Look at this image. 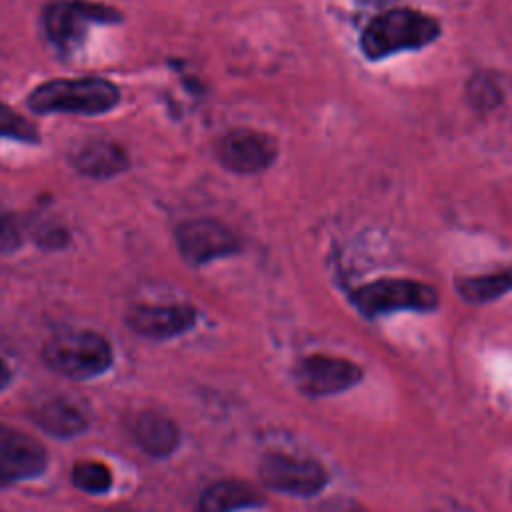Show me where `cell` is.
Returning a JSON list of instances; mask_svg holds the SVG:
<instances>
[{"instance_id": "cell-1", "label": "cell", "mask_w": 512, "mask_h": 512, "mask_svg": "<svg viewBox=\"0 0 512 512\" xmlns=\"http://www.w3.org/2000/svg\"><path fill=\"white\" fill-rule=\"evenodd\" d=\"M438 36L440 24L434 16L414 8H392L368 22L360 48L368 60H382L396 52L424 48Z\"/></svg>"}, {"instance_id": "cell-2", "label": "cell", "mask_w": 512, "mask_h": 512, "mask_svg": "<svg viewBox=\"0 0 512 512\" xmlns=\"http://www.w3.org/2000/svg\"><path fill=\"white\" fill-rule=\"evenodd\" d=\"M118 98V88L104 78H56L36 86L28 96V106L38 114H102L112 110Z\"/></svg>"}, {"instance_id": "cell-3", "label": "cell", "mask_w": 512, "mask_h": 512, "mask_svg": "<svg viewBox=\"0 0 512 512\" xmlns=\"http://www.w3.org/2000/svg\"><path fill=\"white\" fill-rule=\"evenodd\" d=\"M42 358L54 372L86 380L104 374L114 354L110 342L94 330H64L44 344Z\"/></svg>"}, {"instance_id": "cell-4", "label": "cell", "mask_w": 512, "mask_h": 512, "mask_svg": "<svg viewBox=\"0 0 512 512\" xmlns=\"http://www.w3.org/2000/svg\"><path fill=\"white\" fill-rule=\"evenodd\" d=\"M356 310L368 318L400 310L428 312L438 304V294L430 284L410 278H380L356 288L350 294Z\"/></svg>"}, {"instance_id": "cell-5", "label": "cell", "mask_w": 512, "mask_h": 512, "mask_svg": "<svg viewBox=\"0 0 512 512\" xmlns=\"http://www.w3.org/2000/svg\"><path fill=\"white\" fill-rule=\"evenodd\" d=\"M260 478L268 488L294 496H312L328 482L326 470L316 460L282 452L268 454L262 460Z\"/></svg>"}, {"instance_id": "cell-6", "label": "cell", "mask_w": 512, "mask_h": 512, "mask_svg": "<svg viewBox=\"0 0 512 512\" xmlns=\"http://www.w3.org/2000/svg\"><path fill=\"white\" fill-rule=\"evenodd\" d=\"M362 378V370L348 358L312 354L296 366V384L308 396H330L352 388Z\"/></svg>"}, {"instance_id": "cell-7", "label": "cell", "mask_w": 512, "mask_h": 512, "mask_svg": "<svg viewBox=\"0 0 512 512\" xmlns=\"http://www.w3.org/2000/svg\"><path fill=\"white\" fill-rule=\"evenodd\" d=\"M46 466L48 452L36 438L0 424V482L36 478Z\"/></svg>"}, {"instance_id": "cell-8", "label": "cell", "mask_w": 512, "mask_h": 512, "mask_svg": "<svg viewBox=\"0 0 512 512\" xmlns=\"http://www.w3.org/2000/svg\"><path fill=\"white\" fill-rule=\"evenodd\" d=\"M120 14L110 6L90 2H56L48 6L44 14V26L48 36L60 44L70 46L84 36L88 22H116Z\"/></svg>"}, {"instance_id": "cell-9", "label": "cell", "mask_w": 512, "mask_h": 512, "mask_svg": "<svg viewBox=\"0 0 512 512\" xmlns=\"http://www.w3.org/2000/svg\"><path fill=\"white\" fill-rule=\"evenodd\" d=\"M176 238L182 256L192 264H204L238 250L236 236L226 226L210 218L184 222L178 228Z\"/></svg>"}, {"instance_id": "cell-10", "label": "cell", "mask_w": 512, "mask_h": 512, "mask_svg": "<svg viewBox=\"0 0 512 512\" xmlns=\"http://www.w3.org/2000/svg\"><path fill=\"white\" fill-rule=\"evenodd\" d=\"M220 162L238 174L264 170L276 158V144L270 136L254 130H232L218 146Z\"/></svg>"}, {"instance_id": "cell-11", "label": "cell", "mask_w": 512, "mask_h": 512, "mask_svg": "<svg viewBox=\"0 0 512 512\" xmlns=\"http://www.w3.org/2000/svg\"><path fill=\"white\" fill-rule=\"evenodd\" d=\"M128 324L146 338H172L196 324V310L188 304H140L130 310Z\"/></svg>"}, {"instance_id": "cell-12", "label": "cell", "mask_w": 512, "mask_h": 512, "mask_svg": "<svg viewBox=\"0 0 512 512\" xmlns=\"http://www.w3.org/2000/svg\"><path fill=\"white\" fill-rule=\"evenodd\" d=\"M34 420L42 430L60 438L82 434L88 428V414L84 408L66 396L42 402L34 412Z\"/></svg>"}, {"instance_id": "cell-13", "label": "cell", "mask_w": 512, "mask_h": 512, "mask_svg": "<svg viewBox=\"0 0 512 512\" xmlns=\"http://www.w3.org/2000/svg\"><path fill=\"white\" fill-rule=\"evenodd\" d=\"M132 434L138 446L152 456H168L180 440L178 426L164 414L142 412L134 418Z\"/></svg>"}, {"instance_id": "cell-14", "label": "cell", "mask_w": 512, "mask_h": 512, "mask_svg": "<svg viewBox=\"0 0 512 512\" xmlns=\"http://www.w3.org/2000/svg\"><path fill=\"white\" fill-rule=\"evenodd\" d=\"M260 504L262 494L254 486L238 480H222L214 482L202 492L198 512H238Z\"/></svg>"}, {"instance_id": "cell-15", "label": "cell", "mask_w": 512, "mask_h": 512, "mask_svg": "<svg viewBox=\"0 0 512 512\" xmlns=\"http://www.w3.org/2000/svg\"><path fill=\"white\" fill-rule=\"evenodd\" d=\"M74 166L92 178H110L128 166L126 152L110 140L86 142L74 154Z\"/></svg>"}, {"instance_id": "cell-16", "label": "cell", "mask_w": 512, "mask_h": 512, "mask_svg": "<svg viewBox=\"0 0 512 512\" xmlns=\"http://www.w3.org/2000/svg\"><path fill=\"white\" fill-rule=\"evenodd\" d=\"M456 288H458V294L468 302H474V304L490 302L512 290V266L502 268L498 272H490V274L460 278L456 282Z\"/></svg>"}, {"instance_id": "cell-17", "label": "cell", "mask_w": 512, "mask_h": 512, "mask_svg": "<svg viewBox=\"0 0 512 512\" xmlns=\"http://www.w3.org/2000/svg\"><path fill=\"white\" fill-rule=\"evenodd\" d=\"M72 484L88 494H104L112 486V472L104 462L84 460L72 468Z\"/></svg>"}, {"instance_id": "cell-18", "label": "cell", "mask_w": 512, "mask_h": 512, "mask_svg": "<svg viewBox=\"0 0 512 512\" xmlns=\"http://www.w3.org/2000/svg\"><path fill=\"white\" fill-rule=\"evenodd\" d=\"M0 136L18 138L24 142H38L36 128L4 104H0Z\"/></svg>"}, {"instance_id": "cell-19", "label": "cell", "mask_w": 512, "mask_h": 512, "mask_svg": "<svg viewBox=\"0 0 512 512\" xmlns=\"http://www.w3.org/2000/svg\"><path fill=\"white\" fill-rule=\"evenodd\" d=\"M22 242V232L12 214L0 212V252L16 250Z\"/></svg>"}, {"instance_id": "cell-20", "label": "cell", "mask_w": 512, "mask_h": 512, "mask_svg": "<svg viewBox=\"0 0 512 512\" xmlns=\"http://www.w3.org/2000/svg\"><path fill=\"white\" fill-rule=\"evenodd\" d=\"M10 384V368L8 364L0 358V392Z\"/></svg>"}]
</instances>
